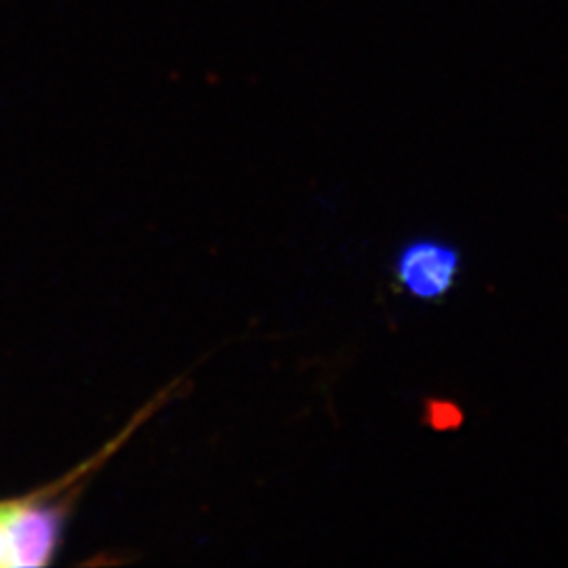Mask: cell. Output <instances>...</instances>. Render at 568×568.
I'll return each mask as SVG.
<instances>
[{"label": "cell", "mask_w": 568, "mask_h": 568, "mask_svg": "<svg viewBox=\"0 0 568 568\" xmlns=\"http://www.w3.org/2000/svg\"><path fill=\"white\" fill-rule=\"evenodd\" d=\"M462 272V253L438 239L405 244L396 257L394 274L406 293L422 302L447 297Z\"/></svg>", "instance_id": "1"}, {"label": "cell", "mask_w": 568, "mask_h": 568, "mask_svg": "<svg viewBox=\"0 0 568 568\" xmlns=\"http://www.w3.org/2000/svg\"><path fill=\"white\" fill-rule=\"evenodd\" d=\"M18 501L0 504V567H9V527Z\"/></svg>", "instance_id": "2"}, {"label": "cell", "mask_w": 568, "mask_h": 568, "mask_svg": "<svg viewBox=\"0 0 568 568\" xmlns=\"http://www.w3.org/2000/svg\"><path fill=\"white\" fill-rule=\"evenodd\" d=\"M432 417H434V426L440 427V429L457 427L462 424V410L457 406L448 405V403L436 406Z\"/></svg>", "instance_id": "3"}]
</instances>
